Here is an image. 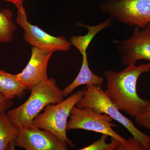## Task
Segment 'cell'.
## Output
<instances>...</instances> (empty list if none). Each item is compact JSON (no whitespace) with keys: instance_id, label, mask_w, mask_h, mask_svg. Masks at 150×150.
<instances>
[{"instance_id":"obj_1","label":"cell","mask_w":150,"mask_h":150,"mask_svg":"<svg viewBox=\"0 0 150 150\" xmlns=\"http://www.w3.org/2000/svg\"><path fill=\"white\" fill-rule=\"evenodd\" d=\"M150 71V63L130 65L121 71H105L107 89L105 93L120 111L136 118L150 105V100L140 97L137 90L140 76Z\"/></svg>"},{"instance_id":"obj_2","label":"cell","mask_w":150,"mask_h":150,"mask_svg":"<svg viewBox=\"0 0 150 150\" xmlns=\"http://www.w3.org/2000/svg\"><path fill=\"white\" fill-rule=\"evenodd\" d=\"M30 90V96L24 103L7 112L11 122L17 127L32 124L47 105L59 103L64 97L53 78L40 82Z\"/></svg>"},{"instance_id":"obj_3","label":"cell","mask_w":150,"mask_h":150,"mask_svg":"<svg viewBox=\"0 0 150 150\" xmlns=\"http://www.w3.org/2000/svg\"><path fill=\"white\" fill-rule=\"evenodd\" d=\"M84 87L56 104H49L44 109L42 113L38 114L32 124L40 129L50 131L56 135L65 144L71 148L75 147V144L67 136L68 118L74 106L83 97Z\"/></svg>"},{"instance_id":"obj_4","label":"cell","mask_w":150,"mask_h":150,"mask_svg":"<svg viewBox=\"0 0 150 150\" xmlns=\"http://www.w3.org/2000/svg\"><path fill=\"white\" fill-rule=\"evenodd\" d=\"M84 89V95L76 105L77 107L81 108H88L99 113L109 115L124 126L133 137L144 145L147 150H149L150 136L139 130L133 121L121 113L103 91L102 87L87 85Z\"/></svg>"},{"instance_id":"obj_5","label":"cell","mask_w":150,"mask_h":150,"mask_svg":"<svg viewBox=\"0 0 150 150\" xmlns=\"http://www.w3.org/2000/svg\"><path fill=\"white\" fill-rule=\"evenodd\" d=\"M100 8L118 22L146 27L150 23V0H105Z\"/></svg>"},{"instance_id":"obj_6","label":"cell","mask_w":150,"mask_h":150,"mask_svg":"<svg viewBox=\"0 0 150 150\" xmlns=\"http://www.w3.org/2000/svg\"><path fill=\"white\" fill-rule=\"evenodd\" d=\"M70 120L68 121L67 131L83 129L105 134L121 142L118 150L126 144L127 140L117 134L112 127L117 126L112 123L113 120L105 113H100L88 108H79L74 106L71 111Z\"/></svg>"},{"instance_id":"obj_7","label":"cell","mask_w":150,"mask_h":150,"mask_svg":"<svg viewBox=\"0 0 150 150\" xmlns=\"http://www.w3.org/2000/svg\"><path fill=\"white\" fill-rule=\"evenodd\" d=\"M16 6L18 9L16 22L24 30L23 37L26 42L32 46L52 53L67 51L71 49V43L64 36H52L29 23L23 4Z\"/></svg>"},{"instance_id":"obj_8","label":"cell","mask_w":150,"mask_h":150,"mask_svg":"<svg viewBox=\"0 0 150 150\" xmlns=\"http://www.w3.org/2000/svg\"><path fill=\"white\" fill-rule=\"evenodd\" d=\"M16 146L26 150H67L65 144L50 131L38 128L32 124L17 127Z\"/></svg>"},{"instance_id":"obj_9","label":"cell","mask_w":150,"mask_h":150,"mask_svg":"<svg viewBox=\"0 0 150 150\" xmlns=\"http://www.w3.org/2000/svg\"><path fill=\"white\" fill-rule=\"evenodd\" d=\"M144 28L140 30L139 27L134 26L131 37L121 41L113 40L118 45L121 62L124 64L135 65L142 59L150 62V23Z\"/></svg>"},{"instance_id":"obj_10","label":"cell","mask_w":150,"mask_h":150,"mask_svg":"<svg viewBox=\"0 0 150 150\" xmlns=\"http://www.w3.org/2000/svg\"><path fill=\"white\" fill-rule=\"evenodd\" d=\"M53 53L32 46L28 64L17 78L27 88L31 90L40 82L48 79L47 67Z\"/></svg>"},{"instance_id":"obj_11","label":"cell","mask_w":150,"mask_h":150,"mask_svg":"<svg viewBox=\"0 0 150 150\" xmlns=\"http://www.w3.org/2000/svg\"><path fill=\"white\" fill-rule=\"evenodd\" d=\"M83 61L80 71L78 76L69 86L63 90V95H69L78 87L81 85H91L102 87L104 82V78L94 74L89 67L87 54L82 55Z\"/></svg>"},{"instance_id":"obj_12","label":"cell","mask_w":150,"mask_h":150,"mask_svg":"<svg viewBox=\"0 0 150 150\" xmlns=\"http://www.w3.org/2000/svg\"><path fill=\"white\" fill-rule=\"evenodd\" d=\"M27 88L17 79V74L0 70V94L7 99H21Z\"/></svg>"},{"instance_id":"obj_13","label":"cell","mask_w":150,"mask_h":150,"mask_svg":"<svg viewBox=\"0 0 150 150\" xmlns=\"http://www.w3.org/2000/svg\"><path fill=\"white\" fill-rule=\"evenodd\" d=\"M113 19L110 17L102 23L94 26L85 25L82 23H77V25L86 28L88 32L85 35L73 36L71 38L70 42L75 48L77 49L82 55L87 54V50L91 41L96 35L101 30L109 27L112 24Z\"/></svg>"},{"instance_id":"obj_14","label":"cell","mask_w":150,"mask_h":150,"mask_svg":"<svg viewBox=\"0 0 150 150\" xmlns=\"http://www.w3.org/2000/svg\"><path fill=\"white\" fill-rule=\"evenodd\" d=\"M17 127L12 123L6 112L0 115V150H15Z\"/></svg>"},{"instance_id":"obj_15","label":"cell","mask_w":150,"mask_h":150,"mask_svg":"<svg viewBox=\"0 0 150 150\" xmlns=\"http://www.w3.org/2000/svg\"><path fill=\"white\" fill-rule=\"evenodd\" d=\"M13 17V13L8 9L0 11V43H8L13 38L17 26Z\"/></svg>"},{"instance_id":"obj_16","label":"cell","mask_w":150,"mask_h":150,"mask_svg":"<svg viewBox=\"0 0 150 150\" xmlns=\"http://www.w3.org/2000/svg\"><path fill=\"white\" fill-rule=\"evenodd\" d=\"M109 136L105 134H102L99 140L85 147L82 148L80 150H117L121 145V142L115 138H111V143L108 144L106 140Z\"/></svg>"},{"instance_id":"obj_17","label":"cell","mask_w":150,"mask_h":150,"mask_svg":"<svg viewBox=\"0 0 150 150\" xmlns=\"http://www.w3.org/2000/svg\"><path fill=\"white\" fill-rule=\"evenodd\" d=\"M135 118L136 122L139 125L150 130V105Z\"/></svg>"},{"instance_id":"obj_18","label":"cell","mask_w":150,"mask_h":150,"mask_svg":"<svg viewBox=\"0 0 150 150\" xmlns=\"http://www.w3.org/2000/svg\"><path fill=\"white\" fill-rule=\"evenodd\" d=\"M146 147L134 137H130L127 140L125 146L121 148L120 150H145Z\"/></svg>"},{"instance_id":"obj_19","label":"cell","mask_w":150,"mask_h":150,"mask_svg":"<svg viewBox=\"0 0 150 150\" xmlns=\"http://www.w3.org/2000/svg\"><path fill=\"white\" fill-rule=\"evenodd\" d=\"M13 103L12 100L7 99L0 94V115L12 107Z\"/></svg>"},{"instance_id":"obj_20","label":"cell","mask_w":150,"mask_h":150,"mask_svg":"<svg viewBox=\"0 0 150 150\" xmlns=\"http://www.w3.org/2000/svg\"><path fill=\"white\" fill-rule=\"evenodd\" d=\"M6 1L10 2L14 4L16 6L18 5H21L23 4L24 0H5Z\"/></svg>"},{"instance_id":"obj_21","label":"cell","mask_w":150,"mask_h":150,"mask_svg":"<svg viewBox=\"0 0 150 150\" xmlns=\"http://www.w3.org/2000/svg\"><path fill=\"white\" fill-rule=\"evenodd\" d=\"M149 150H150V148H149Z\"/></svg>"}]
</instances>
